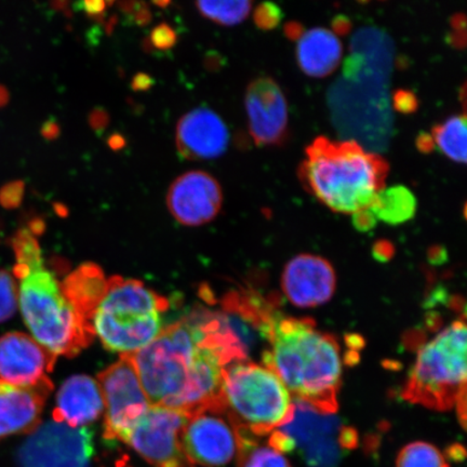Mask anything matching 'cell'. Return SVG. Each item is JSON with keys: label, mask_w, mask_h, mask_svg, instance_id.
<instances>
[{"label": "cell", "mask_w": 467, "mask_h": 467, "mask_svg": "<svg viewBox=\"0 0 467 467\" xmlns=\"http://www.w3.org/2000/svg\"><path fill=\"white\" fill-rule=\"evenodd\" d=\"M57 356L22 332L0 337V381L32 387L54 369Z\"/></svg>", "instance_id": "obj_15"}, {"label": "cell", "mask_w": 467, "mask_h": 467, "mask_svg": "<svg viewBox=\"0 0 467 467\" xmlns=\"http://www.w3.org/2000/svg\"><path fill=\"white\" fill-rule=\"evenodd\" d=\"M88 122H89L91 130L95 131L98 136H101L109 125L108 110L103 108L93 109L89 116H88Z\"/></svg>", "instance_id": "obj_34"}, {"label": "cell", "mask_w": 467, "mask_h": 467, "mask_svg": "<svg viewBox=\"0 0 467 467\" xmlns=\"http://www.w3.org/2000/svg\"><path fill=\"white\" fill-rule=\"evenodd\" d=\"M230 132L213 110H191L178 122L175 143L181 156L189 161L213 160L223 155L229 146Z\"/></svg>", "instance_id": "obj_17"}, {"label": "cell", "mask_w": 467, "mask_h": 467, "mask_svg": "<svg viewBox=\"0 0 467 467\" xmlns=\"http://www.w3.org/2000/svg\"><path fill=\"white\" fill-rule=\"evenodd\" d=\"M108 144L110 150L117 151L125 149L127 142L124 136H121L120 133H114L108 139Z\"/></svg>", "instance_id": "obj_45"}, {"label": "cell", "mask_w": 467, "mask_h": 467, "mask_svg": "<svg viewBox=\"0 0 467 467\" xmlns=\"http://www.w3.org/2000/svg\"><path fill=\"white\" fill-rule=\"evenodd\" d=\"M93 452L91 429L49 421L29 434L16 459L19 467H89Z\"/></svg>", "instance_id": "obj_9"}, {"label": "cell", "mask_w": 467, "mask_h": 467, "mask_svg": "<svg viewBox=\"0 0 467 467\" xmlns=\"http://www.w3.org/2000/svg\"><path fill=\"white\" fill-rule=\"evenodd\" d=\"M186 420L188 414L177 409L150 406L125 442L153 467H194L181 440Z\"/></svg>", "instance_id": "obj_10"}, {"label": "cell", "mask_w": 467, "mask_h": 467, "mask_svg": "<svg viewBox=\"0 0 467 467\" xmlns=\"http://www.w3.org/2000/svg\"><path fill=\"white\" fill-rule=\"evenodd\" d=\"M305 27L299 22H289L285 26V34L291 40H299L303 34H305Z\"/></svg>", "instance_id": "obj_43"}, {"label": "cell", "mask_w": 467, "mask_h": 467, "mask_svg": "<svg viewBox=\"0 0 467 467\" xmlns=\"http://www.w3.org/2000/svg\"><path fill=\"white\" fill-rule=\"evenodd\" d=\"M202 64L206 71L217 73L223 68L225 58L218 51L210 50L204 55Z\"/></svg>", "instance_id": "obj_38"}, {"label": "cell", "mask_w": 467, "mask_h": 467, "mask_svg": "<svg viewBox=\"0 0 467 467\" xmlns=\"http://www.w3.org/2000/svg\"><path fill=\"white\" fill-rule=\"evenodd\" d=\"M201 15L220 26H233L246 20L253 3L250 2H197Z\"/></svg>", "instance_id": "obj_24"}, {"label": "cell", "mask_w": 467, "mask_h": 467, "mask_svg": "<svg viewBox=\"0 0 467 467\" xmlns=\"http://www.w3.org/2000/svg\"><path fill=\"white\" fill-rule=\"evenodd\" d=\"M343 46L340 38L325 27L308 29L297 40L296 57L302 72L314 78L334 73L341 62Z\"/></svg>", "instance_id": "obj_20"}, {"label": "cell", "mask_w": 467, "mask_h": 467, "mask_svg": "<svg viewBox=\"0 0 467 467\" xmlns=\"http://www.w3.org/2000/svg\"><path fill=\"white\" fill-rule=\"evenodd\" d=\"M284 14L282 9L274 3H263L255 9L254 20L255 26L263 31H271L282 22Z\"/></svg>", "instance_id": "obj_28"}, {"label": "cell", "mask_w": 467, "mask_h": 467, "mask_svg": "<svg viewBox=\"0 0 467 467\" xmlns=\"http://www.w3.org/2000/svg\"><path fill=\"white\" fill-rule=\"evenodd\" d=\"M443 457L453 463H462L466 458L465 448L461 443H453L446 449Z\"/></svg>", "instance_id": "obj_40"}, {"label": "cell", "mask_w": 467, "mask_h": 467, "mask_svg": "<svg viewBox=\"0 0 467 467\" xmlns=\"http://www.w3.org/2000/svg\"><path fill=\"white\" fill-rule=\"evenodd\" d=\"M142 48L146 52V54H151V52H154V47L151 46L150 38H145L143 40Z\"/></svg>", "instance_id": "obj_49"}, {"label": "cell", "mask_w": 467, "mask_h": 467, "mask_svg": "<svg viewBox=\"0 0 467 467\" xmlns=\"http://www.w3.org/2000/svg\"><path fill=\"white\" fill-rule=\"evenodd\" d=\"M222 400L235 428L259 438L294 419L295 401L282 379L265 366L248 359L226 367Z\"/></svg>", "instance_id": "obj_6"}, {"label": "cell", "mask_w": 467, "mask_h": 467, "mask_svg": "<svg viewBox=\"0 0 467 467\" xmlns=\"http://www.w3.org/2000/svg\"><path fill=\"white\" fill-rule=\"evenodd\" d=\"M332 32H334L337 36H343V35H347L349 33L350 28H352V23L346 16H337L331 23Z\"/></svg>", "instance_id": "obj_41"}, {"label": "cell", "mask_w": 467, "mask_h": 467, "mask_svg": "<svg viewBox=\"0 0 467 467\" xmlns=\"http://www.w3.org/2000/svg\"><path fill=\"white\" fill-rule=\"evenodd\" d=\"M166 297L137 279L114 276L92 314L90 325L105 348L130 355L154 340L163 329Z\"/></svg>", "instance_id": "obj_4"}, {"label": "cell", "mask_w": 467, "mask_h": 467, "mask_svg": "<svg viewBox=\"0 0 467 467\" xmlns=\"http://www.w3.org/2000/svg\"><path fill=\"white\" fill-rule=\"evenodd\" d=\"M417 149L423 154H429L436 148L431 133L421 132L416 139Z\"/></svg>", "instance_id": "obj_42"}, {"label": "cell", "mask_w": 467, "mask_h": 467, "mask_svg": "<svg viewBox=\"0 0 467 467\" xmlns=\"http://www.w3.org/2000/svg\"><path fill=\"white\" fill-rule=\"evenodd\" d=\"M108 279L101 267L93 263H85L61 283L69 305L91 330L92 314L107 289Z\"/></svg>", "instance_id": "obj_21"}, {"label": "cell", "mask_w": 467, "mask_h": 467, "mask_svg": "<svg viewBox=\"0 0 467 467\" xmlns=\"http://www.w3.org/2000/svg\"><path fill=\"white\" fill-rule=\"evenodd\" d=\"M377 218L369 209L360 210L353 213V224L355 229L359 232H369L376 227Z\"/></svg>", "instance_id": "obj_36"}, {"label": "cell", "mask_w": 467, "mask_h": 467, "mask_svg": "<svg viewBox=\"0 0 467 467\" xmlns=\"http://www.w3.org/2000/svg\"><path fill=\"white\" fill-rule=\"evenodd\" d=\"M181 440L186 458L194 467L224 466L238 451L235 425L224 410L217 409H202L190 414Z\"/></svg>", "instance_id": "obj_11"}, {"label": "cell", "mask_w": 467, "mask_h": 467, "mask_svg": "<svg viewBox=\"0 0 467 467\" xmlns=\"http://www.w3.org/2000/svg\"><path fill=\"white\" fill-rule=\"evenodd\" d=\"M337 441L341 451H355L358 447V433L355 429L349 428V426H342L340 433H338Z\"/></svg>", "instance_id": "obj_35"}, {"label": "cell", "mask_w": 467, "mask_h": 467, "mask_svg": "<svg viewBox=\"0 0 467 467\" xmlns=\"http://www.w3.org/2000/svg\"><path fill=\"white\" fill-rule=\"evenodd\" d=\"M244 108L249 130L258 145L279 144L288 128V104L282 88L271 78H260L247 88Z\"/></svg>", "instance_id": "obj_14"}, {"label": "cell", "mask_w": 467, "mask_h": 467, "mask_svg": "<svg viewBox=\"0 0 467 467\" xmlns=\"http://www.w3.org/2000/svg\"><path fill=\"white\" fill-rule=\"evenodd\" d=\"M154 85V78L145 73H138L134 75L131 81V88L133 91H148Z\"/></svg>", "instance_id": "obj_39"}, {"label": "cell", "mask_w": 467, "mask_h": 467, "mask_svg": "<svg viewBox=\"0 0 467 467\" xmlns=\"http://www.w3.org/2000/svg\"><path fill=\"white\" fill-rule=\"evenodd\" d=\"M299 169L303 186L332 212L353 214L369 209L385 188L389 166L354 140L318 137L306 150Z\"/></svg>", "instance_id": "obj_3"}, {"label": "cell", "mask_w": 467, "mask_h": 467, "mask_svg": "<svg viewBox=\"0 0 467 467\" xmlns=\"http://www.w3.org/2000/svg\"><path fill=\"white\" fill-rule=\"evenodd\" d=\"M8 102V92L0 88V105H4Z\"/></svg>", "instance_id": "obj_51"}, {"label": "cell", "mask_w": 467, "mask_h": 467, "mask_svg": "<svg viewBox=\"0 0 467 467\" xmlns=\"http://www.w3.org/2000/svg\"><path fill=\"white\" fill-rule=\"evenodd\" d=\"M379 438L376 436L367 437L365 441V451L367 454H375L379 449Z\"/></svg>", "instance_id": "obj_46"}, {"label": "cell", "mask_w": 467, "mask_h": 467, "mask_svg": "<svg viewBox=\"0 0 467 467\" xmlns=\"http://www.w3.org/2000/svg\"><path fill=\"white\" fill-rule=\"evenodd\" d=\"M417 208V197L412 191L404 185H395L379 191L369 210L377 220L389 225H400L413 219Z\"/></svg>", "instance_id": "obj_22"}, {"label": "cell", "mask_w": 467, "mask_h": 467, "mask_svg": "<svg viewBox=\"0 0 467 467\" xmlns=\"http://www.w3.org/2000/svg\"><path fill=\"white\" fill-rule=\"evenodd\" d=\"M402 397L438 411L457 407L466 424V325L454 320L418 350Z\"/></svg>", "instance_id": "obj_5"}, {"label": "cell", "mask_w": 467, "mask_h": 467, "mask_svg": "<svg viewBox=\"0 0 467 467\" xmlns=\"http://www.w3.org/2000/svg\"><path fill=\"white\" fill-rule=\"evenodd\" d=\"M68 5L69 4L67 2H56V3L51 4L52 8H54L55 10H61V11H67Z\"/></svg>", "instance_id": "obj_50"}, {"label": "cell", "mask_w": 467, "mask_h": 467, "mask_svg": "<svg viewBox=\"0 0 467 467\" xmlns=\"http://www.w3.org/2000/svg\"><path fill=\"white\" fill-rule=\"evenodd\" d=\"M103 411V396L98 381L85 375L73 376L58 390L54 421L74 429L83 428L95 422Z\"/></svg>", "instance_id": "obj_19"}, {"label": "cell", "mask_w": 467, "mask_h": 467, "mask_svg": "<svg viewBox=\"0 0 467 467\" xmlns=\"http://www.w3.org/2000/svg\"><path fill=\"white\" fill-rule=\"evenodd\" d=\"M117 17L114 16L113 19H110L109 25L107 26V31L109 34L112 33V29L116 25Z\"/></svg>", "instance_id": "obj_52"}, {"label": "cell", "mask_w": 467, "mask_h": 467, "mask_svg": "<svg viewBox=\"0 0 467 467\" xmlns=\"http://www.w3.org/2000/svg\"><path fill=\"white\" fill-rule=\"evenodd\" d=\"M266 341L263 366L282 379L294 400L335 414L343 364L336 338L318 330L312 319L287 317L277 311Z\"/></svg>", "instance_id": "obj_1"}, {"label": "cell", "mask_w": 467, "mask_h": 467, "mask_svg": "<svg viewBox=\"0 0 467 467\" xmlns=\"http://www.w3.org/2000/svg\"><path fill=\"white\" fill-rule=\"evenodd\" d=\"M396 467H449L440 449L425 441L408 443L397 457Z\"/></svg>", "instance_id": "obj_25"}, {"label": "cell", "mask_w": 467, "mask_h": 467, "mask_svg": "<svg viewBox=\"0 0 467 467\" xmlns=\"http://www.w3.org/2000/svg\"><path fill=\"white\" fill-rule=\"evenodd\" d=\"M436 148L454 162H466L467 128L465 116H452L431 130Z\"/></svg>", "instance_id": "obj_23"}, {"label": "cell", "mask_w": 467, "mask_h": 467, "mask_svg": "<svg viewBox=\"0 0 467 467\" xmlns=\"http://www.w3.org/2000/svg\"><path fill=\"white\" fill-rule=\"evenodd\" d=\"M11 244L16 255L17 305L34 340L57 358L78 355L96 337L69 305L55 274L46 266L36 235L21 229Z\"/></svg>", "instance_id": "obj_2"}, {"label": "cell", "mask_w": 467, "mask_h": 467, "mask_svg": "<svg viewBox=\"0 0 467 467\" xmlns=\"http://www.w3.org/2000/svg\"><path fill=\"white\" fill-rule=\"evenodd\" d=\"M55 210L58 215H61V217H67L68 213V210L66 206H64L61 202H56L54 204Z\"/></svg>", "instance_id": "obj_48"}, {"label": "cell", "mask_w": 467, "mask_h": 467, "mask_svg": "<svg viewBox=\"0 0 467 467\" xmlns=\"http://www.w3.org/2000/svg\"><path fill=\"white\" fill-rule=\"evenodd\" d=\"M267 446L280 454L291 453L296 449L295 441L279 429L272 431L268 437Z\"/></svg>", "instance_id": "obj_32"}, {"label": "cell", "mask_w": 467, "mask_h": 467, "mask_svg": "<svg viewBox=\"0 0 467 467\" xmlns=\"http://www.w3.org/2000/svg\"><path fill=\"white\" fill-rule=\"evenodd\" d=\"M42 134L47 140H56L60 136V127L56 120H47L42 128Z\"/></svg>", "instance_id": "obj_44"}, {"label": "cell", "mask_w": 467, "mask_h": 467, "mask_svg": "<svg viewBox=\"0 0 467 467\" xmlns=\"http://www.w3.org/2000/svg\"><path fill=\"white\" fill-rule=\"evenodd\" d=\"M117 5H119V8L122 14H125L127 16H130L134 13V11L138 9L140 3L121 2Z\"/></svg>", "instance_id": "obj_47"}, {"label": "cell", "mask_w": 467, "mask_h": 467, "mask_svg": "<svg viewBox=\"0 0 467 467\" xmlns=\"http://www.w3.org/2000/svg\"><path fill=\"white\" fill-rule=\"evenodd\" d=\"M23 196H25V183L16 181L4 186L0 191V203L5 208L14 209L20 206Z\"/></svg>", "instance_id": "obj_30"}, {"label": "cell", "mask_w": 467, "mask_h": 467, "mask_svg": "<svg viewBox=\"0 0 467 467\" xmlns=\"http://www.w3.org/2000/svg\"><path fill=\"white\" fill-rule=\"evenodd\" d=\"M154 5H157V7L167 8L169 5H171V2H154Z\"/></svg>", "instance_id": "obj_53"}, {"label": "cell", "mask_w": 467, "mask_h": 467, "mask_svg": "<svg viewBox=\"0 0 467 467\" xmlns=\"http://www.w3.org/2000/svg\"><path fill=\"white\" fill-rule=\"evenodd\" d=\"M17 307V285L14 274L0 270V324L14 317Z\"/></svg>", "instance_id": "obj_27"}, {"label": "cell", "mask_w": 467, "mask_h": 467, "mask_svg": "<svg viewBox=\"0 0 467 467\" xmlns=\"http://www.w3.org/2000/svg\"><path fill=\"white\" fill-rule=\"evenodd\" d=\"M196 348L190 317L163 328L149 346L127 356L150 406L177 409L188 387Z\"/></svg>", "instance_id": "obj_7"}, {"label": "cell", "mask_w": 467, "mask_h": 467, "mask_svg": "<svg viewBox=\"0 0 467 467\" xmlns=\"http://www.w3.org/2000/svg\"><path fill=\"white\" fill-rule=\"evenodd\" d=\"M52 389L49 378L32 387L0 381V440L33 433L42 421L45 402Z\"/></svg>", "instance_id": "obj_18"}, {"label": "cell", "mask_w": 467, "mask_h": 467, "mask_svg": "<svg viewBox=\"0 0 467 467\" xmlns=\"http://www.w3.org/2000/svg\"><path fill=\"white\" fill-rule=\"evenodd\" d=\"M75 8L84 11V13H86L88 17H90L91 20L98 23H103L105 19V9H107V4H105V2H100V0H96V2L86 0V2L75 4Z\"/></svg>", "instance_id": "obj_33"}, {"label": "cell", "mask_w": 467, "mask_h": 467, "mask_svg": "<svg viewBox=\"0 0 467 467\" xmlns=\"http://www.w3.org/2000/svg\"><path fill=\"white\" fill-rule=\"evenodd\" d=\"M127 20L131 26H149L151 22V13L149 5L145 3H140L138 9L131 16H127Z\"/></svg>", "instance_id": "obj_37"}, {"label": "cell", "mask_w": 467, "mask_h": 467, "mask_svg": "<svg viewBox=\"0 0 467 467\" xmlns=\"http://www.w3.org/2000/svg\"><path fill=\"white\" fill-rule=\"evenodd\" d=\"M283 290L299 307L323 306L335 295L337 276L328 261L314 254H300L285 267Z\"/></svg>", "instance_id": "obj_16"}, {"label": "cell", "mask_w": 467, "mask_h": 467, "mask_svg": "<svg viewBox=\"0 0 467 467\" xmlns=\"http://www.w3.org/2000/svg\"><path fill=\"white\" fill-rule=\"evenodd\" d=\"M150 42L154 47V49L169 50L173 48L178 42L177 33L167 23H161V25L151 29Z\"/></svg>", "instance_id": "obj_29"}, {"label": "cell", "mask_w": 467, "mask_h": 467, "mask_svg": "<svg viewBox=\"0 0 467 467\" xmlns=\"http://www.w3.org/2000/svg\"><path fill=\"white\" fill-rule=\"evenodd\" d=\"M260 441L242 442L236 458L239 467H292L283 454L270 447L259 445Z\"/></svg>", "instance_id": "obj_26"}, {"label": "cell", "mask_w": 467, "mask_h": 467, "mask_svg": "<svg viewBox=\"0 0 467 467\" xmlns=\"http://www.w3.org/2000/svg\"><path fill=\"white\" fill-rule=\"evenodd\" d=\"M393 107L401 114L416 113L419 108V100L410 90H396L393 95Z\"/></svg>", "instance_id": "obj_31"}, {"label": "cell", "mask_w": 467, "mask_h": 467, "mask_svg": "<svg viewBox=\"0 0 467 467\" xmlns=\"http://www.w3.org/2000/svg\"><path fill=\"white\" fill-rule=\"evenodd\" d=\"M223 194L212 174L190 171L180 175L169 188L167 206L173 218L186 226L208 223L220 213Z\"/></svg>", "instance_id": "obj_13"}, {"label": "cell", "mask_w": 467, "mask_h": 467, "mask_svg": "<svg viewBox=\"0 0 467 467\" xmlns=\"http://www.w3.org/2000/svg\"><path fill=\"white\" fill-rule=\"evenodd\" d=\"M104 401V438L124 441L150 404L131 360L119 361L98 376Z\"/></svg>", "instance_id": "obj_8"}, {"label": "cell", "mask_w": 467, "mask_h": 467, "mask_svg": "<svg viewBox=\"0 0 467 467\" xmlns=\"http://www.w3.org/2000/svg\"><path fill=\"white\" fill-rule=\"evenodd\" d=\"M294 401V419L279 430L295 441L309 467H337L341 458L337 441L342 428L340 420L334 414L321 413L301 401Z\"/></svg>", "instance_id": "obj_12"}]
</instances>
